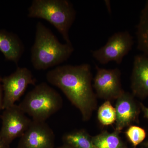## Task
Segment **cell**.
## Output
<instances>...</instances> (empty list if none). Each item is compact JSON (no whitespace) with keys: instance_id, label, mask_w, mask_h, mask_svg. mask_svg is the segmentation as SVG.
<instances>
[{"instance_id":"8992f818","label":"cell","mask_w":148,"mask_h":148,"mask_svg":"<svg viewBox=\"0 0 148 148\" xmlns=\"http://www.w3.org/2000/svg\"><path fill=\"white\" fill-rule=\"evenodd\" d=\"M36 82L31 71L26 67H17L12 74L2 77V110L15 105L24 94L29 85H35Z\"/></svg>"},{"instance_id":"3957f363","label":"cell","mask_w":148,"mask_h":148,"mask_svg":"<svg viewBox=\"0 0 148 148\" xmlns=\"http://www.w3.org/2000/svg\"><path fill=\"white\" fill-rule=\"evenodd\" d=\"M76 15L73 4L68 0H34L28 8V17L42 18L49 22L69 44H72L69 32Z\"/></svg>"},{"instance_id":"603a6c76","label":"cell","mask_w":148,"mask_h":148,"mask_svg":"<svg viewBox=\"0 0 148 148\" xmlns=\"http://www.w3.org/2000/svg\"><path fill=\"white\" fill-rule=\"evenodd\" d=\"M127 148V147H126V148Z\"/></svg>"},{"instance_id":"52a82bcc","label":"cell","mask_w":148,"mask_h":148,"mask_svg":"<svg viewBox=\"0 0 148 148\" xmlns=\"http://www.w3.org/2000/svg\"><path fill=\"white\" fill-rule=\"evenodd\" d=\"M1 119L0 139L9 146L14 139L24 135L32 122L16 104L3 110Z\"/></svg>"},{"instance_id":"e0dca14e","label":"cell","mask_w":148,"mask_h":148,"mask_svg":"<svg viewBox=\"0 0 148 148\" xmlns=\"http://www.w3.org/2000/svg\"><path fill=\"white\" fill-rule=\"evenodd\" d=\"M125 135L132 145L134 147H136L145 140L147 136V132L144 128L132 125L127 127L125 132Z\"/></svg>"},{"instance_id":"ac0fdd59","label":"cell","mask_w":148,"mask_h":148,"mask_svg":"<svg viewBox=\"0 0 148 148\" xmlns=\"http://www.w3.org/2000/svg\"><path fill=\"white\" fill-rule=\"evenodd\" d=\"M2 77L0 75V118H1V112L2 110L3 102V90L2 85Z\"/></svg>"},{"instance_id":"5bb4252c","label":"cell","mask_w":148,"mask_h":148,"mask_svg":"<svg viewBox=\"0 0 148 148\" xmlns=\"http://www.w3.org/2000/svg\"><path fill=\"white\" fill-rule=\"evenodd\" d=\"M64 144L73 148H95L90 136L85 130H74L64 134L62 137Z\"/></svg>"},{"instance_id":"2e32d148","label":"cell","mask_w":148,"mask_h":148,"mask_svg":"<svg viewBox=\"0 0 148 148\" xmlns=\"http://www.w3.org/2000/svg\"><path fill=\"white\" fill-rule=\"evenodd\" d=\"M97 118L99 123L103 126H108L115 123L116 112L115 108L110 101H106L98 108Z\"/></svg>"},{"instance_id":"9c48e42d","label":"cell","mask_w":148,"mask_h":148,"mask_svg":"<svg viewBox=\"0 0 148 148\" xmlns=\"http://www.w3.org/2000/svg\"><path fill=\"white\" fill-rule=\"evenodd\" d=\"M55 135L46 122L32 120L16 148H54Z\"/></svg>"},{"instance_id":"d6986e66","label":"cell","mask_w":148,"mask_h":148,"mask_svg":"<svg viewBox=\"0 0 148 148\" xmlns=\"http://www.w3.org/2000/svg\"><path fill=\"white\" fill-rule=\"evenodd\" d=\"M141 109L143 111L144 117L148 120V108L144 106L143 103H140Z\"/></svg>"},{"instance_id":"7402d4cb","label":"cell","mask_w":148,"mask_h":148,"mask_svg":"<svg viewBox=\"0 0 148 148\" xmlns=\"http://www.w3.org/2000/svg\"><path fill=\"white\" fill-rule=\"evenodd\" d=\"M144 145L146 148H148V142L145 143L144 144Z\"/></svg>"},{"instance_id":"9a60e30c","label":"cell","mask_w":148,"mask_h":148,"mask_svg":"<svg viewBox=\"0 0 148 148\" xmlns=\"http://www.w3.org/2000/svg\"><path fill=\"white\" fill-rule=\"evenodd\" d=\"M119 132L114 130L110 132L107 130L92 136V143L95 148H125L127 147L119 136Z\"/></svg>"},{"instance_id":"4fadbf2b","label":"cell","mask_w":148,"mask_h":148,"mask_svg":"<svg viewBox=\"0 0 148 148\" xmlns=\"http://www.w3.org/2000/svg\"><path fill=\"white\" fill-rule=\"evenodd\" d=\"M136 34L137 48L148 56V1L140 12Z\"/></svg>"},{"instance_id":"ba28073f","label":"cell","mask_w":148,"mask_h":148,"mask_svg":"<svg viewBox=\"0 0 148 148\" xmlns=\"http://www.w3.org/2000/svg\"><path fill=\"white\" fill-rule=\"evenodd\" d=\"M96 69L93 87L97 97L106 101L116 100L124 91L121 86L120 70L118 68L108 70L97 66Z\"/></svg>"},{"instance_id":"8fae6325","label":"cell","mask_w":148,"mask_h":148,"mask_svg":"<svg viewBox=\"0 0 148 148\" xmlns=\"http://www.w3.org/2000/svg\"><path fill=\"white\" fill-rule=\"evenodd\" d=\"M131 89L135 97L141 99L148 97V56L145 54L138 55L134 58Z\"/></svg>"},{"instance_id":"ffe728a7","label":"cell","mask_w":148,"mask_h":148,"mask_svg":"<svg viewBox=\"0 0 148 148\" xmlns=\"http://www.w3.org/2000/svg\"><path fill=\"white\" fill-rule=\"evenodd\" d=\"M0 148H10V146L6 144L2 140L0 139Z\"/></svg>"},{"instance_id":"30bf717a","label":"cell","mask_w":148,"mask_h":148,"mask_svg":"<svg viewBox=\"0 0 148 148\" xmlns=\"http://www.w3.org/2000/svg\"><path fill=\"white\" fill-rule=\"evenodd\" d=\"M135 97L132 93L124 91L116 100L115 130L120 133L134 123H139L141 107L140 103L136 101Z\"/></svg>"},{"instance_id":"5b68a950","label":"cell","mask_w":148,"mask_h":148,"mask_svg":"<svg viewBox=\"0 0 148 148\" xmlns=\"http://www.w3.org/2000/svg\"><path fill=\"white\" fill-rule=\"evenodd\" d=\"M133 37L127 31L117 32L109 38L104 46L92 51V57L100 64L106 65L111 61L120 64L125 56L132 49Z\"/></svg>"},{"instance_id":"7c38bea8","label":"cell","mask_w":148,"mask_h":148,"mask_svg":"<svg viewBox=\"0 0 148 148\" xmlns=\"http://www.w3.org/2000/svg\"><path fill=\"white\" fill-rule=\"evenodd\" d=\"M22 41L15 34L5 30H0V51L6 60L17 64L24 53Z\"/></svg>"},{"instance_id":"7a4b0ae2","label":"cell","mask_w":148,"mask_h":148,"mask_svg":"<svg viewBox=\"0 0 148 148\" xmlns=\"http://www.w3.org/2000/svg\"><path fill=\"white\" fill-rule=\"evenodd\" d=\"M74 50L72 44H61L50 29L41 22L36 26L31 61L36 70H45L67 61Z\"/></svg>"},{"instance_id":"44dd1931","label":"cell","mask_w":148,"mask_h":148,"mask_svg":"<svg viewBox=\"0 0 148 148\" xmlns=\"http://www.w3.org/2000/svg\"><path fill=\"white\" fill-rule=\"evenodd\" d=\"M56 148H73L71 146L68 145H66V144H64L63 145L61 146V147H58Z\"/></svg>"},{"instance_id":"277c9868","label":"cell","mask_w":148,"mask_h":148,"mask_svg":"<svg viewBox=\"0 0 148 148\" xmlns=\"http://www.w3.org/2000/svg\"><path fill=\"white\" fill-rule=\"evenodd\" d=\"M63 105L60 94L46 83L42 82L29 91L18 106L34 121L46 122Z\"/></svg>"},{"instance_id":"6da1fadb","label":"cell","mask_w":148,"mask_h":148,"mask_svg":"<svg viewBox=\"0 0 148 148\" xmlns=\"http://www.w3.org/2000/svg\"><path fill=\"white\" fill-rule=\"evenodd\" d=\"M49 84L61 89L81 113L83 121L90 120L97 108V95L92 89L89 64L58 66L46 75Z\"/></svg>"}]
</instances>
